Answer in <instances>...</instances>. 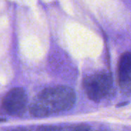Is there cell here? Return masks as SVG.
<instances>
[{
	"instance_id": "obj_1",
	"label": "cell",
	"mask_w": 131,
	"mask_h": 131,
	"mask_svg": "<svg viewBox=\"0 0 131 131\" xmlns=\"http://www.w3.org/2000/svg\"><path fill=\"white\" fill-rule=\"evenodd\" d=\"M76 101L74 90L67 86H55L43 90L30 107L31 114L36 117H45L52 114L69 111Z\"/></svg>"
},
{
	"instance_id": "obj_2",
	"label": "cell",
	"mask_w": 131,
	"mask_h": 131,
	"mask_svg": "<svg viewBox=\"0 0 131 131\" xmlns=\"http://www.w3.org/2000/svg\"><path fill=\"white\" fill-rule=\"evenodd\" d=\"M84 91L88 98L93 101H101L113 93V80L106 72H99L84 78L83 82Z\"/></svg>"
},
{
	"instance_id": "obj_3",
	"label": "cell",
	"mask_w": 131,
	"mask_h": 131,
	"mask_svg": "<svg viewBox=\"0 0 131 131\" xmlns=\"http://www.w3.org/2000/svg\"><path fill=\"white\" fill-rule=\"evenodd\" d=\"M27 95L25 91L20 88H15L9 91L2 101L5 111L10 115L20 116L26 108Z\"/></svg>"
},
{
	"instance_id": "obj_4",
	"label": "cell",
	"mask_w": 131,
	"mask_h": 131,
	"mask_svg": "<svg viewBox=\"0 0 131 131\" xmlns=\"http://www.w3.org/2000/svg\"><path fill=\"white\" fill-rule=\"evenodd\" d=\"M118 82L122 91L131 94V53L123 54L118 63Z\"/></svg>"
},
{
	"instance_id": "obj_5",
	"label": "cell",
	"mask_w": 131,
	"mask_h": 131,
	"mask_svg": "<svg viewBox=\"0 0 131 131\" xmlns=\"http://www.w3.org/2000/svg\"><path fill=\"white\" fill-rule=\"evenodd\" d=\"M38 131H61L60 128L54 126H44L40 127Z\"/></svg>"
},
{
	"instance_id": "obj_6",
	"label": "cell",
	"mask_w": 131,
	"mask_h": 131,
	"mask_svg": "<svg viewBox=\"0 0 131 131\" xmlns=\"http://www.w3.org/2000/svg\"><path fill=\"white\" fill-rule=\"evenodd\" d=\"M74 131H89V130L88 128L85 127H78Z\"/></svg>"
},
{
	"instance_id": "obj_7",
	"label": "cell",
	"mask_w": 131,
	"mask_h": 131,
	"mask_svg": "<svg viewBox=\"0 0 131 131\" xmlns=\"http://www.w3.org/2000/svg\"><path fill=\"white\" fill-rule=\"evenodd\" d=\"M96 131H107V130H103V129H100V130H97Z\"/></svg>"
},
{
	"instance_id": "obj_8",
	"label": "cell",
	"mask_w": 131,
	"mask_h": 131,
	"mask_svg": "<svg viewBox=\"0 0 131 131\" xmlns=\"http://www.w3.org/2000/svg\"><path fill=\"white\" fill-rule=\"evenodd\" d=\"M5 120H3V119H0V121H4Z\"/></svg>"
},
{
	"instance_id": "obj_9",
	"label": "cell",
	"mask_w": 131,
	"mask_h": 131,
	"mask_svg": "<svg viewBox=\"0 0 131 131\" xmlns=\"http://www.w3.org/2000/svg\"><path fill=\"white\" fill-rule=\"evenodd\" d=\"M12 131H18V130H12Z\"/></svg>"
}]
</instances>
